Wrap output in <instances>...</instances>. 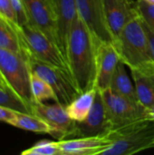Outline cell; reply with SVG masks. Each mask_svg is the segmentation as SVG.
<instances>
[{
  "label": "cell",
  "instance_id": "cell-1",
  "mask_svg": "<svg viewBox=\"0 0 154 155\" xmlns=\"http://www.w3.org/2000/svg\"><path fill=\"white\" fill-rule=\"evenodd\" d=\"M98 40L77 16L72 26L65 58L69 71L80 93L94 87Z\"/></svg>",
  "mask_w": 154,
  "mask_h": 155
},
{
  "label": "cell",
  "instance_id": "cell-2",
  "mask_svg": "<svg viewBox=\"0 0 154 155\" xmlns=\"http://www.w3.org/2000/svg\"><path fill=\"white\" fill-rule=\"evenodd\" d=\"M106 135L112 144L102 151V155H131L153 148L154 122L146 119L109 129Z\"/></svg>",
  "mask_w": 154,
  "mask_h": 155
},
{
  "label": "cell",
  "instance_id": "cell-3",
  "mask_svg": "<svg viewBox=\"0 0 154 155\" xmlns=\"http://www.w3.org/2000/svg\"><path fill=\"white\" fill-rule=\"evenodd\" d=\"M113 44L121 61L130 69L154 65L148 35L140 15L121 31Z\"/></svg>",
  "mask_w": 154,
  "mask_h": 155
},
{
  "label": "cell",
  "instance_id": "cell-4",
  "mask_svg": "<svg viewBox=\"0 0 154 155\" xmlns=\"http://www.w3.org/2000/svg\"><path fill=\"white\" fill-rule=\"evenodd\" d=\"M0 73L7 85L29 106L34 104L31 90V68L26 54L0 48Z\"/></svg>",
  "mask_w": 154,
  "mask_h": 155
},
{
  "label": "cell",
  "instance_id": "cell-5",
  "mask_svg": "<svg viewBox=\"0 0 154 155\" xmlns=\"http://www.w3.org/2000/svg\"><path fill=\"white\" fill-rule=\"evenodd\" d=\"M17 33L22 50L27 57L69 70L66 58L62 51L38 28L27 23L18 25Z\"/></svg>",
  "mask_w": 154,
  "mask_h": 155
},
{
  "label": "cell",
  "instance_id": "cell-6",
  "mask_svg": "<svg viewBox=\"0 0 154 155\" xmlns=\"http://www.w3.org/2000/svg\"><path fill=\"white\" fill-rule=\"evenodd\" d=\"M28 59L31 71L52 86L59 104L67 106L81 94L68 69L48 64L29 57Z\"/></svg>",
  "mask_w": 154,
  "mask_h": 155
},
{
  "label": "cell",
  "instance_id": "cell-7",
  "mask_svg": "<svg viewBox=\"0 0 154 155\" xmlns=\"http://www.w3.org/2000/svg\"><path fill=\"white\" fill-rule=\"evenodd\" d=\"M102 95L109 126L108 130L144 119L145 107L139 102H134L116 94L110 88L102 91Z\"/></svg>",
  "mask_w": 154,
  "mask_h": 155
},
{
  "label": "cell",
  "instance_id": "cell-8",
  "mask_svg": "<svg viewBox=\"0 0 154 155\" xmlns=\"http://www.w3.org/2000/svg\"><path fill=\"white\" fill-rule=\"evenodd\" d=\"M31 114L40 117L50 126V135L57 141L73 138L76 122L69 117L63 104L59 103L45 104L34 102L31 106Z\"/></svg>",
  "mask_w": 154,
  "mask_h": 155
},
{
  "label": "cell",
  "instance_id": "cell-9",
  "mask_svg": "<svg viewBox=\"0 0 154 155\" xmlns=\"http://www.w3.org/2000/svg\"><path fill=\"white\" fill-rule=\"evenodd\" d=\"M78 16L94 38L100 42L113 43L114 37L108 26L103 0H75Z\"/></svg>",
  "mask_w": 154,
  "mask_h": 155
},
{
  "label": "cell",
  "instance_id": "cell-10",
  "mask_svg": "<svg viewBox=\"0 0 154 155\" xmlns=\"http://www.w3.org/2000/svg\"><path fill=\"white\" fill-rule=\"evenodd\" d=\"M23 2L28 23L42 31L58 46L54 0H23Z\"/></svg>",
  "mask_w": 154,
  "mask_h": 155
},
{
  "label": "cell",
  "instance_id": "cell-11",
  "mask_svg": "<svg viewBox=\"0 0 154 155\" xmlns=\"http://www.w3.org/2000/svg\"><path fill=\"white\" fill-rule=\"evenodd\" d=\"M121 61L119 53L113 43H97L96 53V78L94 87L99 91H104L110 87L112 78Z\"/></svg>",
  "mask_w": 154,
  "mask_h": 155
},
{
  "label": "cell",
  "instance_id": "cell-12",
  "mask_svg": "<svg viewBox=\"0 0 154 155\" xmlns=\"http://www.w3.org/2000/svg\"><path fill=\"white\" fill-rule=\"evenodd\" d=\"M103 5L105 18L114 39L132 20L140 15L137 1L103 0Z\"/></svg>",
  "mask_w": 154,
  "mask_h": 155
},
{
  "label": "cell",
  "instance_id": "cell-13",
  "mask_svg": "<svg viewBox=\"0 0 154 155\" xmlns=\"http://www.w3.org/2000/svg\"><path fill=\"white\" fill-rule=\"evenodd\" d=\"M62 155H100L112 144L106 134L58 141Z\"/></svg>",
  "mask_w": 154,
  "mask_h": 155
},
{
  "label": "cell",
  "instance_id": "cell-14",
  "mask_svg": "<svg viewBox=\"0 0 154 155\" xmlns=\"http://www.w3.org/2000/svg\"><path fill=\"white\" fill-rule=\"evenodd\" d=\"M108 128L102 92L97 90L94 102L88 116L83 122H76L73 138L103 134L107 132Z\"/></svg>",
  "mask_w": 154,
  "mask_h": 155
},
{
  "label": "cell",
  "instance_id": "cell-15",
  "mask_svg": "<svg viewBox=\"0 0 154 155\" xmlns=\"http://www.w3.org/2000/svg\"><path fill=\"white\" fill-rule=\"evenodd\" d=\"M57 19L58 46L65 56L69 35L78 16L75 0H54Z\"/></svg>",
  "mask_w": 154,
  "mask_h": 155
},
{
  "label": "cell",
  "instance_id": "cell-16",
  "mask_svg": "<svg viewBox=\"0 0 154 155\" xmlns=\"http://www.w3.org/2000/svg\"><path fill=\"white\" fill-rule=\"evenodd\" d=\"M138 100L145 108L154 104V65L130 69Z\"/></svg>",
  "mask_w": 154,
  "mask_h": 155
},
{
  "label": "cell",
  "instance_id": "cell-17",
  "mask_svg": "<svg viewBox=\"0 0 154 155\" xmlns=\"http://www.w3.org/2000/svg\"><path fill=\"white\" fill-rule=\"evenodd\" d=\"M96 92L95 87L84 92L65 106V110L72 120L80 123L86 119L94 102Z\"/></svg>",
  "mask_w": 154,
  "mask_h": 155
},
{
  "label": "cell",
  "instance_id": "cell-18",
  "mask_svg": "<svg viewBox=\"0 0 154 155\" xmlns=\"http://www.w3.org/2000/svg\"><path fill=\"white\" fill-rule=\"evenodd\" d=\"M124 65L125 64L122 61L119 62L109 88L116 94L127 97L134 102H139L135 86L133 84L130 77L128 76Z\"/></svg>",
  "mask_w": 154,
  "mask_h": 155
},
{
  "label": "cell",
  "instance_id": "cell-19",
  "mask_svg": "<svg viewBox=\"0 0 154 155\" xmlns=\"http://www.w3.org/2000/svg\"><path fill=\"white\" fill-rule=\"evenodd\" d=\"M17 26L18 25L11 23L0 15V48L15 53L22 52Z\"/></svg>",
  "mask_w": 154,
  "mask_h": 155
},
{
  "label": "cell",
  "instance_id": "cell-20",
  "mask_svg": "<svg viewBox=\"0 0 154 155\" xmlns=\"http://www.w3.org/2000/svg\"><path fill=\"white\" fill-rule=\"evenodd\" d=\"M12 125L25 131H30L37 134H51L50 126L40 117L33 114L17 112L15 120Z\"/></svg>",
  "mask_w": 154,
  "mask_h": 155
},
{
  "label": "cell",
  "instance_id": "cell-21",
  "mask_svg": "<svg viewBox=\"0 0 154 155\" xmlns=\"http://www.w3.org/2000/svg\"><path fill=\"white\" fill-rule=\"evenodd\" d=\"M31 90L34 97V103H44L47 100H53L58 103L56 94L52 86L43 78L31 71Z\"/></svg>",
  "mask_w": 154,
  "mask_h": 155
},
{
  "label": "cell",
  "instance_id": "cell-22",
  "mask_svg": "<svg viewBox=\"0 0 154 155\" xmlns=\"http://www.w3.org/2000/svg\"><path fill=\"white\" fill-rule=\"evenodd\" d=\"M22 155H62L58 141L42 140L22 152Z\"/></svg>",
  "mask_w": 154,
  "mask_h": 155
},
{
  "label": "cell",
  "instance_id": "cell-23",
  "mask_svg": "<svg viewBox=\"0 0 154 155\" xmlns=\"http://www.w3.org/2000/svg\"><path fill=\"white\" fill-rule=\"evenodd\" d=\"M138 11L144 24L154 32V5L144 0H137Z\"/></svg>",
  "mask_w": 154,
  "mask_h": 155
},
{
  "label": "cell",
  "instance_id": "cell-24",
  "mask_svg": "<svg viewBox=\"0 0 154 155\" xmlns=\"http://www.w3.org/2000/svg\"><path fill=\"white\" fill-rule=\"evenodd\" d=\"M0 15L11 23L18 25L16 15L10 0H0Z\"/></svg>",
  "mask_w": 154,
  "mask_h": 155
},
{
  "label": "cell",
  "instance_id": "cell-25",
  "mask_svg": "<svg viewBox=\"0 0 154 155\" xmlns=\"http://www.w3.org/2000/svg\"><path fill=\"white\" fill-rule=\"evenodd\" d=\"M16 15L18 25H24L28 23V18L25 13L23 0H10Z\"/></svg>",
  "mask_w": 154,
  "mask_h": 155
},
{
  "label": "cell",
  "instance_id": "cell-26",
  "mask_svg": "<svg viewBox=\"0 0 154 155\" xmlns=\"http://www.w3.org/2000/svg\"><path fill=\"white\" fill-rule=\"evenodd\" d=\"M17 112L18 111H15L12 108L0 105V121L12 125L15 120Z\"/></svg>",
  "mask_w": 154,
  "mask_h": 155
},
{
  "label": "cell",
  "instance_id": "cell-27",
  "mask_svg": "<svg viewBox=\"0 0 154 155\" xmlns=\"http://www.w3.org/2000/svg\"><path fill=\"white\" fill-rule=\"evenodd\" d=\"M143 20V19H142ZM143 25H144V27H145V30L147 32V35H148V39H149V43H150V48H151V53H152V60H153L154 63V32L150 28L148 27L144 22H143Z\"/></svg>",
  "mask_w": 154,
  "mask_h": 155
},
{
  "label": "cell",
  "instance_id": "cell-28",
  "mask_svg": "<svg viewBox=\"0 0 154 155\" xmlns=\"http://www.w3.org/2000/svg\"><path fill=\"white\" fill-rule=\"evenodd\" d=\"M143 118L149 121H153L154 122V104L152 105L145 108L144 110V115Z\"/></svg>",
  "mask_w": 154,
  "mask_h": 155
},
{
  "label": "cell",
  "instance_id": "cell-29",
  "mask_svg": "<svg viewBox=\"0 0 154 155\" xmlns=\"http://www.w3.org/2000/svg\"><path fill=\"white\" fill-rule=\"evenodd\" d=\"M0 87H2V88H10V87L7 85L5 80L4 79L3 75L1 74V73H0Z\"/></svg>",
  "mask_w": 154,
  "mask_h": 155
},
{
  "label": "cell",
  "instance_id": "cell-30",
  "mask_svg": "<svg viewBox=\"0 0 154 155\" xmlns=\"http://www.w3.org/2000/svg\"><path fill=\"white\" fill-rule=\"evenodd\" d=\"M144 1H146V2H148V3H150V4L154 5V0H144Z\"/></svg>",
  "mask_w": 154,
  "mask_h": 155
},
{
  "label": "cell",
  "instance_id": "cell-31",
  "mask_svg": "<svg viewBox=\"0 0 154 155\" xmlns=\"http://www.w3.org/2000/svg\"><path fill=\"white\" fill-rule=\"evenodd\" d=\"M153 148H154V144H153Z\"/></svg>",
  "mask_w": 154,
  "mask_h": 155
}]
</instances>
